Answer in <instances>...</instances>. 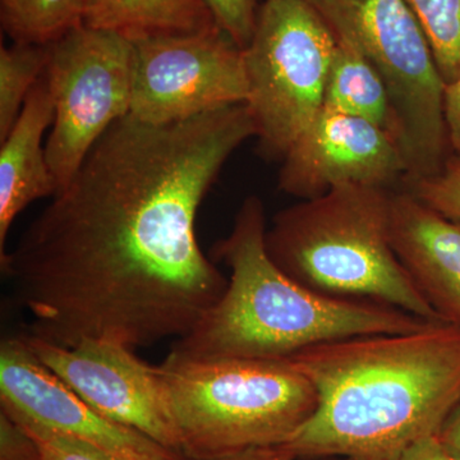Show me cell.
<instances>
[{"mask_svg": "<svg viewBox=\"0 0 460 460\" xmlns=\"http://www.w3.org/2000/svg\"><path fill=\"white\" fill-rule=\"evenodd\" d=\"M53 120V99L42 75L13 128L0 141V259L7 253L9 229L18 215L33 201L57 195L56 180L42 142Z\"/></svg>", "mask_w": 460, "mask_h": 460, "instance_id": "cell-14", "label": "cell"}, {"mask_svg": "<svg viewBox=\"0 0 460 460\" xmlns=\"http://www.w3.org/2000/svg\"><path fill=\"white\" fill-rule=\"evenodd\" d=\"M407 174L402 148L385 129L323 107L283 157L279 187L310 199L347 184L387 189Z\"/></svg>", "mask_w": 460, "mask_h": 460, "instance_id": "cell-12", "label": "cell"}, {"mask_svg": "<svg viewBox=\"0 0 460 460\" xmlns=\"http://www.w3.org/2000/svg\"><path fill=\"white\" fill-rule=\"evenodd\" d=\"M251 137L246 102L165 126L131 114L114 123L0 259L31 335L136 349L195 328L228 286L199 247L196 217Z\"/></svg>", "mask_w": 460, "mask_h": 460, "instance_id": "cell-1", "label": "cell"}, {"mask_svg": "<svg viewBox=\"0 0 460 460\" xmlns=\"http://www.w3.org/2000/svg\"><path fill=\"white\" fill-rule=\"evenodd\" d=\"M428 36L445 84L460 78V0H407Z\"/></svg>", "mask_w": 460, "mask_h": 460, "instance_id": "cell-19", "label": "cell"}, {"mask_svg": "<svg viewBox=\"0 0 460 460\" xmlns=\"http://www.w3.org/2000/svg\"><path fill=\"white\" fill-rule=\"evenodd\" d=\"M337 38L310 0H263L243 50L247 107L263 154L287 155L323 107Z\"/></svg>", "mask_w": 460, "mask_h": 460, "instance_id": "cell-7", "label": "cell"}, {"mask_svg": "<svg viewBox=\"0 0 460 460\" xmlns=\"http://www.w3.org/2000/svg\"><path fill=\"white\" fill-rule=\"evenodd\" d=\"M2 411H5L18 428L29 436L42 460H115L93 447L65 438V436L54 434L49 429L41 428L17 414Z\"/></svg>", "mask_w": 460, "mask_h": 460, "instance_id": "cell-21", "label": "cell"}, {"mask_svg": "<svg viewBox=\"0 0 460 460\" xmlns=\"http://www.w3.org/2000/svg\"><path fill=\"white\" fill-rule=\"evenodd\" d=\"M288 361L313 384V416L283 444L290 458L398 460L438 435L460 398V326L314 345Z\"/></svg>", "mask_w": 460, "mask_h": 460, "instance_id": "cell-2", "label": "cell"}, {"mask_svg": "<svg viewBox=\"0 0 460 460\" xmlns=\"http://www.w3.org/2000/svg\"><path fill=\"white\" fill-rule=\"evenodd\" d=\"M157 367L181 453L192 460L271 449L316 410V390L288 359L166 357Z\"/></svg>", "mask_w": 460, "mask_h": 460, "instance_id": "cell-5", "label": "cell"}, {"mask_svg": "<svg viewBox=\"0 0 460 460\" xmlns=\"http://www.w3.org/2000/svg\"><path fill=\"white\" fill-rule=\"evenodd\" d=\"M131 114L165 126L248 99L243 50L222 27L133 40Z\"/></svg>", "mask_w": 460, "mask_h": 460, "instance_id": "cell-9", "label": "cell"}, {"mask_svg": "<svg viewBox=\"0 0 460 460\" xmlns=\"http://www.w3.org/2000/svg\"><path fill=\"white\" fill-rule=\"evenodd\" d=\"M90 0H0V23L13 42L49 45L83 25Z\"/></svg>", "mask_w": 460, "mask_h": 460, "instance_id": "cell-17", "label": "cell"}, {"mask_svg": "<svg viewBox=\"0 0 460 460\" xmlns=\"http://www.w3.org/2000/svg\"><path fill=\"white\" fill-rule=\"evenodd\" d=\"M265 206L244 199L213 257L230 269L217 304L172 344L178 361L287 359L314 345L362 335L408 334L432 323L371 299L341 298L302 286L266 248Z\"/></svg>", "mask_w": 460, "mask_h": 460, "instance_id": "cell-3", "label": "cell"}, {"mask_svg": "<svg viewBox=\"0 0 460 460\" xmlns=\"http://www.w3.org/2000/svg\"><path fill=\"white\" fill-rule=\"evenodd\" d=\"M132 74V41L117 33L83 23L50 44L44 75L54 120L45 150L58 192L108 129L131 113Z\"/></svg>", "mask_w": 460, "mask_h": 460, "instance_id": "cell-8", "label": "cell"}, {"mask_svg": "<svg viewBox=\"0 0 460 460\" xmlns=\"http://www.w3.org/2000/svg\"><path fill=\"white\" fill-rule=\"evenodd\" d=\"M323 107L376 124L398 141L394 114L380 75L361 51L339 38Z\"/></svg>", "mask_w": 460, "mask_h": 460, "instance_id": "cell-16", "label": "cell"}, {"mask_svg": "<svg viewBox=\"0 0 460 460\" xmlns=\"http://www.w3.org/2000/svg\"><path fill=\"white\" fill-rule=\"evenodd\" d=\"M411 193L438 214L460 220V159L447 162L438 174L413 181Z\"/></svg>", "mask_w": 460, "mask_h": 460, "instance_id": "cell-20", "label": "cell"}, {"mask_svg": "<svg viewBox=\"0 0 460 460\" xmlns=\"http://www.w3.org/2000/svg\"><path fill=\"white\" fill-rule=\"evenodd\" d=\"M396 256L441 320L460 326V226L411 192L393 193Z\"/></svg>", "mask_w": 460, "mask_h": 460, "instance_id": "cell-13", "label": "cell"}, {"mask_svg": "<svg viewBox=\"0 0 460 460\" xmlns=\"http://www.w3.org/2000/svg\"><path fill=\"white\" fill-rule=\"evenodd\" d=\"M217 18V25L244 49L255 30L257 0H206Z\"/></svg>", "mask_w": 460, "mask_h": 460, "instance_id": "cell-22", "label": "cell"}, {"mask_svg": "<svg viewBox=\"0 0 460 460\" xmlns=\"http://www.w3.org/2000/svg\"><path fill=\"white\" fill-rule=\"evenodd\" d=\"M213 460H295V458H290V456H284V454L275 452L272 449H256Z\"/></svg>", "mask_w": 460, "mask_h": 460, "instance_id": "cell-26", "label": "cell"}, {"mask_svg": "<svg viewBox=\"0 0 460 460\" xmlns=\"http://www.w3.org/2000/svg\"><path fill=\"white\" fill-rule=\"evenodd\" d=\"M84 23L129 41L220 27L206 0H90Z\"/></svg>", "mask_w": 460, "mask_h": 460, "instance_id": "cell-15", "label": "cell"}, {"mask_svg": "<svg viewBox=\"0 0 460 460\" xmlns=\"http://www.w3.org/2000/svg\"><path fill=\"white\" fill-rule=\"evenodd\" d=\"M398 460H460L452 456L438 441V436L432 435L420 438L408 447Z\"/></svg>", "mask_w": 460, "mask_h": 460, "instance_id": "cell-24", "label": "cell"}, {"mask_svg": "<svg viewBox=\"0 0 460 460\" xmlns=\"http://www.w3.org/2000/svg\"><path fill=\"white\" fill-rule=\"evenodd\" d=\"M337 38L361 51L385 86L411 183L447 164L445 84L407 0H310Z\"/></svg>", "mask_w": 460, "mask_h": 460, "instance_id": "cell-6", "label": "cell"}, {"mask_svg": "<svg viewBox=\"0 0 460 460\" xmlns=\"http://www.w3.org/2000/svg\"><path fill=\"white\" fill-rule=\"evenodd\" d=\"M444 115L447 142L460 156V78L445 87Z\"/></svg>", "mask_w": 460, "mask_h": 460, "instance_id": "cell-23", "label": "cell"}, {"mask_svg": "<svg viewBox=\"0 0 460 460\" xmlns=\"http://www.w3.org/2000/svg\"><path fill=\"white\" fill-rule=\"evenodd\" d=\"M50 44L13 42L0 49V141L17 122L27 98L49 65Z\"/></svg>", "mask_w": 460, "mask_h": 460, "instance_id": "cell-18", "label": "cell"}, {"mask_svg": "<svg viewBox=\"0 0 460 460\" xmlns=\"http://www.w3.org/2000/svg\"><path fill=\"white\" fill-rule=\"evenodd\" d=\"M0 402L2 410L115 460H184L183 454L91 407L36 358L23 338L0 345Z\"/></svg>", "mask_w": 460, "mask_h": 460, "instance_id": "cell-11", "label": "cell"}, {"mask_svg": "<svg viewBox=\"0 0 460 460\" xmlns=\"http://www.w3.org/2000/svg\"><path fill=\"white\" fill-rule=\"evenodd\" d=\"M22 338L36 358L91 407L181 453L157 366L117 341L90 339L62 347L33 335Z\"/></svg>", "mask_w": 460, "mask_h": 460, "instance_id": "cell-10", "label": "cell"}, {"mask_svg": "<svg viewBox=\"0 0 460 460\" xmlns=\"http://www.w3.org/2000/svg\"><path fill=\"white\" fill-rule=\"evenodd\" d=\"M392 195L347 184L274 217L266 232L272 261L302 286L341 298L371 299L445 323L396 256L390 235Z\"/></svg>", "mask_w": 460, "mask_h": 460, "instance_id": "cell-4", "label": "cell"}, {"mask_svg": "<svg viewBox=\"0 0 460 460\" xmlns=\"http://www.w3.org/2000/svg\"><path fill=\"white\" fill-rule=\"evenodd\" d=\"M436 436L447 452L460 459V398L454 404Z\"/></svg>", "mask_w": 460, "mask_h": 460, "instance_id": "cell-25", "label": "cell"}]
</instances>
